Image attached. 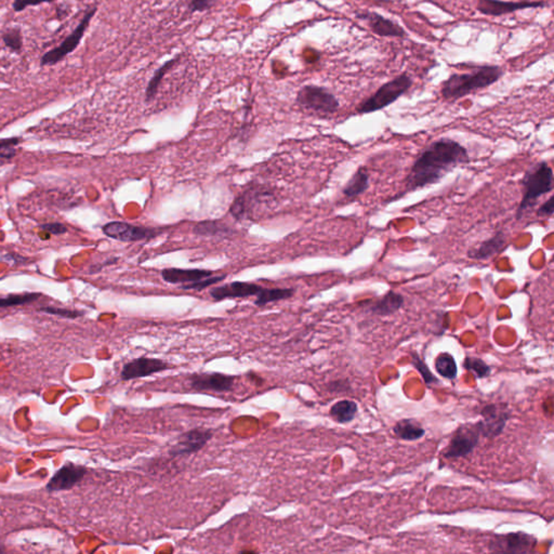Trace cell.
Here are the masks:
<instances>
[{
    "label": "cell",
    "instance_id": "cell-1",
    "mask_svg": "<svg viewBox=\"0 0 554 554\" xmlns=\"http://www.w3.org/2000/svg\"><path fill=\"white\" fill-rule=\"evenodd\" d=\"M470 159L465 146L453 138H442L431 142L421 151L406 177L402 195L438 184L449 171Z\"/></svg>",
    "mask_w": 554,
    "mask_h": 554
},
{
    "label": "cell",
    "instance_id": "cell-2",
    "mask_svg": "<svg viewBox=\"0 0 554 554\" xmlns=\"http://www.w3.org/2000/svg\"><path fill=\"white\" fill-rule=\"evenodd\" d=\"M503 71L496 65L479 67L478 71L467 74H454L444 82L440 94L448 101H455L467 94L484 89L501 78Z\"/></svg>",
    "mask_w": 554,
    "mask_h": 554
},
{
    "label": "cell",
    "instance_id": "cell-3",
    "mask_svg": "<svg viewBox=\"0 0 554 554\" xmlns=\"http://www.w3.org/2000/svg\"><path fill=\"white\" fill-rule=\"evenodd\" d=\"M553 169L547 161H539L528 169L521 180L523 196L517 211V220H521L527 211L553 190Z\"/></svg>",
    "mask_w": 554,
    "mask_h": 554
},
{
    "label": "cell",
    "instance_id": "cell-4",
    "mask_svg": "<svg viewBox=\"0 0 554 554\" xmlns=\"http://www.w3.org/2000/svg\"><path fill=\"white\" fill-rule=\"evenodd\" d=\"M411 86L413 80L409 75H400L391 82L382 84L371 97L361 102L357 111L359 114H369L386 109L409 91Z\"/></svg>",
    "mask_w": 554,
    "mask_h": 554
},
{
    "label": "cell",
    "instance_id": "cell-5",
    "mask_svg": "<svg viewBox=\"0 0 554 554\" xmlns=\"http://www.w3.org/2000/svg\"><path fill=\"white\" fill-rule=\"evenodd\" d=\"M97 10L98 8L96 6L88 8L82 20H80V24L77 25L76 28L57 47L49 50V51L46 52L45 55H42V59H40V65L42 66H52V65L57 64V63L62 62L67 55L74 52V50H76V48L80 46V42L84 37V32L89 26L92 17L96 15Z\"/></svg>",
    "mask_w": 554,
    "mask_h": 554
},
{
    "label": "cell",
    "instance_id": "cell-6",
    "mask_svg": "<svg viewBox=\"0 0 554 554\" xmlns=\"http://www.w3.org/2000/svg\"><path fill=\"white\" fill-rule=\"evenodd\" d=\"M297 103L307 111L319 114H334L340 107L339 100L324 87L307 84L297 94Z\"/></svg>",
    "mask_w": 554,
    "mask_h": 554
},
{
    "label": "cell",
    "instance_id": "cell-7",
    "mask_svg": "<svg viewBox=\"0 0 554 554\" xmlns=\"http://www.w3.org/2000/svg\"><path fill=\"white\" fill-rule=\"evenodd\" d=\"M481 431L478 423L463 425L456 430L450 438L443 456L447 459H458L470 455L478 446Z\"/></svg>",
    "mask_w": 554,
    "mask_h": 554
},
{
    "label": "cell",
    "instance_id": "cell-8",
    "mask_svg": "<svg viewBox=\"0 0 554 554\" xmlns=\"http://www.w3.org/2000/svg\"><path fill=\"white\" fill-rule=\"evenodd\" d=\"M537 542L533 535L523 532L495 535L488 542V550L495 553L526 554L534 552Z\"/></svg>",
    "mask_w": 554,
    "mask_h": 554
},
{
    "label": "cell",
    "instance_id": "cell-9",
    "mask_svg": "<svg viewBox=\"0 0 554 554\" xmlns=\"http://www.w3.org/2000/svg\"><path fill=\"white\" fill-rule=\"evenodd\" d=\"M482 420L479 421L481 436L484 438H497L505 430L506 425L511 418V411L506 404H490L481 411Z\"/></svg>",
    "mask_w": 554,
    "mask_h": 554
},
{
    "label": "cell",
    "instance_id": "cell-10",
    "mask_svg": "<svg viewBox=\"0 0 554 554\" xmlns=\"http://www.w3.org/2000/svg\"><path fill=\"white\" fill-rule=\"evenodd\" d=\"M102 231L107 238L127 242L150 240L159 234V231L156 229L144 228L120 221L107 223L102 228Z\"/></svg>",
    "mask_w": 554,
    "mask_h": 554
},
{
    "label": "cell",
    "instance_id": "cell-11",
    "mask_svg": "<svg viewBox=\"0 0 554 554\" xmlns=\"http://www.w3.org/2000/svg\"><path fill=\"white\" fill-rule=\"evenodd\" d=\"M213 430L207 428H196L179 436L178 443L173 446L169 454L171 457H181L197 453L213 438Z\"/></svg>",
    "mask_w": 554,
    "mask_h": 554
},
{
    "label": "cell",
    "instance_id": "cell-12",
    "mask_svg": "<svg viewBox=\"0 0 554 554\" xmlns=\"http://www.w3.org/2000/svg\"><path fill=\"white\" fill-rule=\"evenodd\" d=\"M170 367L169 363L161 359L138 357L125 364L121 369L120 377L124 381L145 378L161 371L167 370Z\"/></svg>",
    "mask_w": 554,
    "mask_h": 554
},
{
    "label": "cell",
    "instance_id": "cell-13",
    "mask_svg": "<svg viewBox=\"0 0 554 554\" xmlns=\"http://www.w3.org/2000/svg\"><path fill=\"white\" fill-rule=\"evenodd\" d=\"M235 377L230 375L220 374V373H203V374H193L188 377L190 388L196 391H213L219 393L229 392L234 388Z\"/></svg>",
    "mask_w": 554,
    "mask_h": 554
},
{
    "label": "cell",
    "instance_id": "cell-14",
    "mask_svg": "<svg viewBox=\"0 0 554 554\" xmlns=\"http://www.w3.org/2000/svg\"><path fill=\"white\" fill-rule=\"evenodd\" d=\"M544 1H501V0H478L476 9L479 12L490 17H500L508 13L517 12L524 9L544 7Z\"/></svg>",
    "mask_w": 554,
    "mask_h": 554
},
{
    "label": "cell",
    "instance_id": "cell-15",
    "mask_svg": "<svg viewBox=\"0 0 554 554\" xmlns=\"http://www.w3.org/2000/svg\"><path fill=\"white\" fill-rule=\"evenodd\" d=\"M357 17L359 20L365 21L370 30L381 37L403 38L406 36L405 30L400 25L378 13L363 11V12L357 13Z\"/></svg>",
    "mask_w": 554,
    "mask_h": 554
},
{
    "label": "cell",
    "instance_id": "cell-16",
    "mask_svg": "<svg viewBox=\"0 0 554 554\" xmlns=\"http://www.w3.org/2000/svg\"><path fill=\"white\" fill-rule=\"evenodd\" d=\"M86 472L84 467L74 463H66L55 473V476H52L47 484V490L49 492L71 490L84 479Z\"/></svg>",
    "mask_w": 554,
    "mask_h": 554
},
{
    "label": "cell",
    "instance_id": "cell-17",
    "mask_svg": "<svg viewBox=\"0 0 554 554\" xmlns=\"http://www.w3.org/2000/svg\"><path fill=\"white\" fill-rule=\"evenodd\" d=\"M263 287L257 284L244 282H233L222 285L211 290V296L215 301L234 298H247L257 296Z\"/></svg>",
    "mask_w": 554,
    "mask_h": 554
},
{
    "label": "cell",
    "instance_id": "cell-18",
    "mask_svg": "<svg viewBox=\"0 0 554 554\" xmlns=\"http://www.w3.org/2000/svg\"><path fill=\"white\" fill-rule=\"evenodd\" d=\"M506 246H507V238H506L505 233L499 231L488 240H483L478 247L471 248L467 251V257L470 259L479 260V261L488 260L501 253Z\"/></svg>",
    "mask_w": 554,
    "mask_h": 554
},
{
    "label": "cell",
    "instance_id": "cell-19",
    "mask_svg": "<svg viewBox=\"0 0 554 554\" xmlns=\"http://www.w3.org/2000/svg\"><path fill=\"white\" fill-rule=\"evenodd\" d=\"M213 272L208 270H201V269H165L161 271V277L165 282L169 284H190V283L198 282V280H205L208 277L213 276Z\"/></svg>",
    "mask_w": 554,
    "mask_h": 554
},
{
    "label": "cell",
    "instance_id": "cell-20",
    "mask_svg": "<svg viewBox=\"0 0 554 554\" xmlns=\"http://www.w3.org/2000/svg\"><path fill=\"white\" fill-rule=\"evenodd\" d=\"M404 302L405 299L401 294L390 290L369 305V312L378 316H390L403 307Z\"/></svg>",
    "mask_w": 554,
    "mask_h": 554
},
{
    "label": "cell",
    "instance_id": "cell-21",
    "mask_svg": "<svg viewBox=\"0 0 554 554\" xmlns=\"http://www.w3.org/2000/svg\"><path fill=\"white\" fill-rule=\"evenodd\" d=\"M369 188V175L368 171L365 167H359L355 172L352 175L350 180L346 182L342 190L344 197L349 199L359 197L361 194L365 193Z\"/></svg>",
    "mask_w": 554,
    "mask_h": 554
},
{
    "label": "cell",
    "instance_id": "cell-22",
    "mask_svg": "<svg viewBox=\"0 0 554 554\" xmlns=\"http://www.w3.org/2000/svg\"><path fill=\"white\" fill-rule=\"evenodd\" d=\"M393 431L400 440L407 442L420 440L426 434V430L420 426V423L413 419H403L398 421L395 423Z\"/></svg>",
    "mask_w": 554,
    "mask_h": 554
},
{
    "label": "cell",
    "instance_id": "cell-23",
    "mask_svg": "<svg viewBox=\"0 0 554 554\" xmlns=\"http://www.w3.org/2000/svg\"><path fill=\"white\" fill-rule=\"evenodd\" d=\"M357 413H359V406L355 402L342 400L332 406L329 413L336 422L344 425V423L353 421L357 417Z\"/></svg>",
    "mask_w": 554,
    "mask_h": 554
},
{
    "label": "cell",
    "instance_id": "cell-24",
    "mask_svg": "<svg viewBox=\"0 0 554 554\" xmlns=\"http://www.w3.org/2000/svg\"><path fill=\"white\" fill-rule=\"evenodd\" d=\"M180 57L181 55H177V57H172V59L169 60L167 62L163 63L161 67L156 69L155 73H154L153 76H152L151 80H150L149 84H148V87H146V102H151L152 100H154V98L156 97V94L159 92V86H161V82H163V77H165V75L179 62Z\"/></svg>",
    "mask_w": 554,
    "mask_h": 554
},
{
    "label": "cell",
    "instance_id": "cell-25",
    "mask_svg": "<svg viewBox=\"0 0 554 554\" xmlns=\"http://www.w3.org/2000/svg\"><path fill=\"white\" fill-rule=\"evenodd\" d=\"M196 235L204 238H213V236H229L232 234V230L228 225L218 220L202 221L197 223L194 228Z\"/></svg>",
    "mask_w": 554,
    "mask_h": 554
},
{
    "label": "cell",
    "instance_id": "cell-26",
    "mask_svg": "<svg viewBox=\"0 0 554 554\" xmlns=\"http://www.w3.org/2000/svg\"><path fill=\"white\" fill-rule=\"evenodd\" d=\"M296 290L294 288H262L261 292L257 294L255 305L257 307H265V305L272 303V302L280 301V300L289 299L294 296Z\"/></svg>",
    "mask_w": 554,
    "mask_h": 554
},
{
    "label": "cell",
    "instance_id": "cell-27",
    "mask_svg": "<svg viewBox=\"0 0 554 554\" xmlns=\"http://www.w3.org/2000/svg\"><path fill=\"white\" fill-rule=\"evenodd\" d=\"M436 373L443 378L448 379V380H454L458 375V366L452 354L444 352L440 353L436 359Z\"/></svg>",
    "mask_w": 554,
    "mask_h": 554
},
{
    "label": "cell",
    "instance_id": "cell-28",
    "mask_svg": "<svg viewBox=\"0 0 554 554\" xmlns=\"http://www.w3.org/2000/svg\"><path fill=\"white\" fill-rule=\"evenodd\" d=\"M463 366L465 370L472 373L476 379L488 378L492 374V367L479 357H465Z\"/></svg>",
    "mask_w": 554,
    "mask_h": 554
},
{
    "label": "cell",
    "instance_id": "cell-29",
    "mask_svg": "<svg viewBox=\"0 0 554 554\" xmlns=\"http://www.w3.org/2000/svg\"><path fill=\"white\" fill-rule=\"evenodd\" d=\"M3 42L11 51L20 52L23 48V35L19 28H9L3 34Z\"/></svg>",
    "mask_w": 554,
    "mask_h": 554
},
{
    "label": "cell",
    "instance_id": "cell-30",
    "mask_svg": "<svg viewBox=\"0 0 554 554\" xmlns=\"http://www.w3.org/2000/svg\"><path fill=\"white\" fill-rule=\"evenodd\" d=\"M40 297L39 294H10L5 298H0V307H15L36 301Z\"/></svg>",
    "mask_w": 554,
    "mask_h": 554
},
{
    "label": "cell",
    "instance_id": "cell-31",
    "mask_svg": "<svg viewBox=\"0 0 554 554\" xmlns=\"http://www.w3.org/2000/svg\"><path fill=\"white\" fill-rule=\"evenodd\" d=\"M411 357H413V367L419 371V374L421 375L425 382L427 384H438V378L431 373L430 369L427 366V364L418 357V354H413Z\"/></svg>",
    "mask_w": 554,
    "mask_h": 554
},
{
    "label": "cell",
    "instance_id": "cell-32",
    "mask_svg": "<svg viewBox=\"0 0 554 554\" xmlns=\"http://www.w3.org/2000/svg\"><path fill=\"white\" fill-rule=\"evenodd\" d=\"M20 142V138H1L0 140V159H13L17 155L15 146L19 145Z\"/></svg>",
    "mask_w": 554,
    "mask_h": 554
},
{
    "label": "cell",
    "instance_id": "cell-33",
    "mask_svg": "<svg viewBox=\"0 0 554 554\" xmlns=\"http://www.w3.org/2000/svg\"><path fill=\"white\" fill-rule=\"evenodd\" d=\"M224 278L225 275H222V276H221V275L220 276H211L208 277V278H205V280H198V282L184 285V286H181V288L184 290H196V292H202V290L205 289V288L211 287V286L217 284V283L222 282Z\"/></svg>",
    "mask_w": 554,
    "mask_h": 554
},
{
    "label": "cell",
    "instance_id": "cell-34",
    "mask_svg": "<svg viewBox=\"0 0 554 554\" xmlns=\"http://www.w3.org/2000/svg\"><path fill=\"white\" fill-rule=\"evenodd\" d=\"M40 311L45 312L48 314L57 315V316L64 317V319H74L82 316L84 313L80 311H72V310L62 309V307H46L40 309Z\"/></svg>",
    "mask_w": 554,
    "mask_h": 554
},
{
    "label": "cell",
    "instance_id": "cell-35",
    "mask_svg": "<svg viewBox=\"0 0 554 554\" xmlns=\"http://www.w3.org/2000/svg\"><path fill=\"white\" fill-rule=\"evenodd\" d=\"M55 0H13L12 8L15 12L24 11L26 8L39 6L42 3H51Z\"/></svg>",
    "mask_w": 554,
    "mask_h": 554
},
{
    "label": "cell",
    "instance_id": "cell-36",
    "mask_svg": "<svg viewBox=\"0 0 554 554\" xmlns=\"http://www.w3.org/2000/svg\"><path fill=\"white\" fill-rule=\"evenodd\" d=\"M217 0H190V9L192 12H204L211 9Z\"/></svg>",
    "mask_w": 554,
    "mask_h": 554
},
{
    "label": "cell",
    "instance_id": "cell-37",
    "mask_svg": "<svg viewBox=\"0 0 554 554\" xmlns=\"http://www.w3.org/2000/svg\"><path fill=\"white\" fill-rule=\"evenodd\" d=\"M554 213V203L553 196H550L548 201L544 202L542 205L539 206L538 211H537V215L538 217H552Z\"/></svg>",
    "mask_w": 554,
    "mask_h": 554
},
{
    "label": "cell",
    "instance_id": "cell-38",
    "mask_svg": "<svg viewBox=\"0 0 554 554\" xmlns=\"http://www.w3.org/2000/svg\"><path fill=\"white\" fill-rule=\"evenodd\" d=\"M42 229L53 235H60V234H64L67 232V229L61 223H48V224L42 225Z\"/></svg>",
    "mask_w": 554,
    "mask_h": 554
},
{
    "label": "cell",
    "instance_id": "cell-39",
    "mask_svg": "<svg viewBox=\"0 0 554 554\" xmlns=\"http://www.w3.org/2000/svg\"><path fill=\"white\" fill-rule=\"evenodd\" d=\"M350 388L351 386L348 380L332 381V384L328 386V390L330 392H346L349 391Z\"/></svg>",
    "mask_w": 554,
    "mask_h": 554
}]
</instances>
